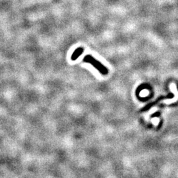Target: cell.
I'll return each instance as SVG.
<instances>
[{"instance_id": "6da1fadb", "label": "cell", "mask_w": 178, "mask_h": 178, "mask_svg": "<svg viewBox=\"0 0 178 178\" xmlns=\"http://www.w3.org/2000/svg\"><path fill=\"white\" fill-rule=\"evenodd\" d=\"M83 61L92 65L102 75H106L108 73V69H107V67H106L102 63H100L97 59L94 58L91 55H86V56H84L83 58Z\"/></svg>"}, {"instance_id": "7a4b0ae2", "label": "cell", "mask_w": 178, "mask_h": 178, "mask_svg": "<svg viewBox=\"0 0 178 178\" xmlns=\"http://www.w3.org/2000/svg\"><path fill=\"white\" fill-rule=\"evenodd\" d=\"M170 89L172 90V92L174 93V97L172 99H168V100H164L163 101L164 103L166 104H170L174 103L177 102L178 100V91L176 88V85L175 83H172L170 84Z\"/></svg>"}, {"instance_id": "3957f363", "label": "cell", "mask_w": 178, "mask_h": 178, "mask_svg": "<svg viewBox=\"0 0 178 178\" xmlns=\"http://www.w3.org/2000/svg\"><path fill=\"white\" fill-rule=\"evenodd\" d=\"M84 51V48L82 47H79L76 49H75V50L73 51L72 55H71V59L73 61H75V60L78 58V57L81 56V55L83 53Z\"/></svg>"}, {"instance_id": "277c9868", "label": "cell", "mask_w": 178, "mask_h": 178, "mask_svg": "<svg viewBox=\"0 0 178 178\" xmlns=\"http://www.w3.org/2000/svg\"><path fill=\"white\" fill-rule=\"evenodd\" d=\"M154 122L155 125H157L158 124H159L160 120H159V119L157 118V117H155V118H154V119H152V122Z\"/></svg>"}]
</instances>
